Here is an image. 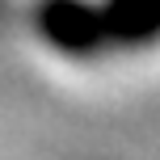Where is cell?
<instances>
[{"mask_svg": "<svg viewBox=\"0 0 160 160\" xmlns=\"http://www.w3.org/2000/svg\"><path fill=\"white\" fill-rule=\"evenodd\" d=\"M105 34L110 42H127V47H143L160 30V0H105L101 4Z\"/></svg>", "mask_w": 160, "mask_h": 160, "instance_id": "obj_2", "label": "cell"}, {"mask_svg": "<svg viewBox=\"0 0 160 160\" xmlns=\"http://www.w3.org/2000/svg\"><path fill=\"white\" fill-rule=\"evenodd\" d=\"M38 34L72 59H88L110 42L101 4L93 0H38Z\"/></svg>", "mask_w": 160, "mask_h": 160, "instance_id": "obj_1", "label": "cell"}]
</instances>
